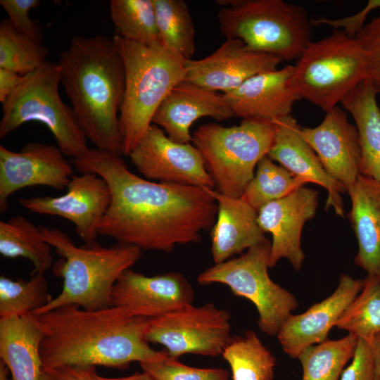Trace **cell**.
<instances>
[{
  "mask_svg": "<svg viewBox=\"0 0 380 380\" xmlns=\"http://www.w3.org/2000/svg\"><path fill=\"white\" fill-rule=\"evenodd\" d=\"M232 380H273L276 359L253 331L232 338L222 354Z\"/></svg>",
  "mask_w": 380,
  "mask_h": 380,
  "instance_id": "28",
  "label": "cell"
},
{
  "mask_svg": "<svg viewBox=\"0 0 380 380\" xmlns=\"http://www.w3.org/2000/svg\"><path fill=\"white\" fill-rule=\"evenodd\" d=\"M233 116L222 94L184 80L163 101L152 123L162 127L172 141L189 144L192 141L191 126L198 119L210 117L222 121Z\"/></svg>",
  "mask_w": 380,
  "mask_h": 380,
  "instance_id": "21",
  "label": "cell"
},
{
  "mask_svg": "<svg viewBox=\"0 0 380 380\" xmlns=\"http://www.w3.org/2000/svg\"><path fill=\"white\" fill-rule=\"evenodd\" d=\"M44 331L43 369L63 366L122 369L132 362L157 361L166 351L146 338L148 319L117 306L87 310L69 305L37 315Z\"/></svg>",
  "mask_w": 380,
  "mask_h": 380,
  "instance_id": "2",
  "label": "cell"
},
{
  "mask_svg": "<svg viewBox=\"0 0 380 380\" xmlns=\"http://www.w3.org/2000/svg\"><path fill=\"white\" fill-rule=\"evenodd\" d=\"M0 253L28 259L33 272L44 273L53 265L51 246L42 238L39 227L22 215L0 222Z\"/></svg>",
  "mask_w": 380,
  "mask_h": 380,
  "instance_id": "27",
  "label": "cell"
},
{
  "mask_svg": "<svg viewBox=\"0 0 380 380\" xmlns=\"http://www.w3.org/2000/svg\"><path fill=\"white\" fill-rule=\"evenodd\" d=\"M374 380H380V333L377 334L371 341Z\"/></svg>",
  "mask_w": 380,
  "mask_h": 380,
  "instance_id": "42",
  "label": "cell"
},
{
  "mask_svg": "<svg viewBox=\"0 0 380 380\" xmlns=\"http://www.w3.org/2000/svg\"><path fill=\"white\" fill-rule=\"evenodd\" d=\"M318 192L302 186L289 195L272 201L258 211L260 229L272 234L270 268L286 258L299 271L305 254L301 248V234L305 222L315 215Z\"/></svg>",
  "mask_w": 380,
  "mask_h": 380,
  "instance_id": "16",
  "label": "cell"
},
{
  "mask_svg": "<svg viewBox=\"0 0 380 380\" xmlns=\"http://www.w3.org/2000/svg\"><path fill=\"white\" fill-rule=\"evenodd\" d=\"M221 33L251 51L281 61L298 59L311 42L312 23L303 7L283 0H221Z\"/></svg>",
  "mask_w": 380,
  "mask_h": 380,
  "instance_id": "6",
  "label": "cell"
},
{
  "mask_svg": "<svg viewBox=\"0 0 380 380\" xmlns=\"http://www.w3.org/2000/svg\"><path fill=\"white\" fill-rule=\"evenodd\" d=\"M44 331L36 315L0 318V358L12 380H40Z\"/></svg>",
  "mask_w": 380,
  "mask_h": 380,
  "instance_id": "25",
  "label": "cell"
},
{
  "mask_svg": "<svg viewBox=\"0 0 380 380\" xmlns=\"http://www.w3.org/2000/svg\"><path fill=\"white\" fill-rule=\"evenodd\" d=\"M67 188V193L60 196L21 198L19 203L32 213L72 222L85 244L97 242L99 225L111 201L107 182L95 173L82 172L72 177Z\"/></svg>",
  "mask_w": 380,
  "mask_h": 380,
  "instance_id": "13",
  "label": "cell"
},
{
  "mask_svg": "<svg viewBox=\"0 0 380 380\" xmlns=\"http://www.w3.org/2000/svg\"><path fill=\"white\" fill-rule=\"evenodd\" d=\"M128 156L146 179L211 189L215 186L196 147L172 141L154 124Z\"/></svg>",
  "mask_w": 380,
  "mask_h": 380,
  "instance_id": "12",
  "label": "cell"
},
{
  "mask_svg": "<svg viewBox=\"0 0 380 380\" xmlns=\"http://www.w3.org/2000/svg\"><path fill=\"white\" fill-rule=\"evenodd\" d=\"M193 300L191 286L182 274L175 272L148 277L128 269L112 292L113 306L147 319L191 305Z\"/></svg>",
  "mask_w": 380,
  "mask_h": 380,
  "instance_id": "15",
  "label": "cell"
},
{
  "mask_svg": "<svg viewBox=\"0 0 380 380\" xmlns=\"http://www.w3.org/2000/svg\"><path fill=\"white\" fill-rule=\"evenodd\" d=\"M125 68V91L119 122L122 154L128 156L152 125L157 109L185 80L186 60L162 45L147 46L113 37Z\"/></svg>",
  "mask_w": 380,
  "mask_h": 380,
  "instance_id": "5",
  "label": "cell"
},
{
  "mask_svg": "<svg viewBox=\"0 0 380 380\" xmlns=\"http://www.w3.org/2000/svg\"><path fill=\"white\" fill-rule=\"evenodd\" d=\"M49 49L18 31L8 19L0 24V68L24 76L42 65Z\"/></svg>",
  "mask_w": 380,
  "mask_h": 380,
  "instance_id": "35",
  "label": "cell"
},
{
  "mask_svg": "<svg viewBox=\"0 0 380 380\" xmlns=\"http://www.w3.org/2000/svg\"><path fill=\"white\" fill-rule=\"evenodd\" d=\"M339 380H374L371 341L358 339L351 362L345 367Z\"/></svg>",
  "mask_w": 380,
  "mask_h": 380,
  "instance_id": "39",
  "label": "cell"
},
{
  "mask_svg": "<svg viewBox=\"0 0 380 380\" xmlns=\"http://www.w3.org/2000/svg\"><path fill=\"white\" fill-rule=\"evenodd\" d=\"M358 339L351 334L337 340H327L309 346L298 356L301 380H339L347 363L352 360Z\"/></svg>",
  "mask_w": 380,
  "mask_h": 380,
  "instance_id": "30",
  "label": "cell"
},
{
  "mask_svg": "<svg viewBox=\"0 0 380 380\" xmlns=\"http://www.w3.org/2000/svg\"><path fill=\"white\" fill-rule=\"evenodd\" d=\"M274 137L272 121L248 118L232 127L201 125L193 133L191 141L217 191L237 198L254 177L258 162L267 156Z\"/></svg>",
  "mask_w": 380,
  "mask_h": 380,
  "instance_id": "7",
  "label": "cell"
},
{
  "mask_svg": "<svg viewBox=\"0 0 380 380\" xmlns=\"http://www.w3.org/2000/svg\"><path fill=\"white\" fill-rule=\"evenodd\" d=\"M94 366H63L43 369L40 380H96Z\"/></svg>",
  "mask_w": 380,
  "mask_h": 380,
  "instance_id": "40",
  "label": "cell"
},
{
  "mask_svg": "<svg viewBox=\"0 0 380 380\" xmlns=\"http://www.w3.org/2000/svg\"><path fill=\"white\" fill-rule=\"evenodd\" d=\"M73 165L58 146L29 143L19 152L0 146V212L5 213L15 191L32 186L56 190L67 187L73 176Z\"/></svg>",
  "mask_w": 380,
  "mask_h": 380,
  "instance_id": "14",
  "label": "cell"
},
{
  "mask_svg": "<svg viewBox=\"0 0 380 380\" xmlns=\"http://www.w3.org/2000/svg\"><path fill=\"white\" fill-rule=\"evenodd\" d=\"M71 163L81 173L99 175L110 188L111 201L99 236L170 253L176 246L199 241L201 232L215 224L217 203L211 189L143 179L129 170L121 156L96 148Z\"/></svg>",
  "mask_w": 380,
  "mask_h": 380,
  "instance_id": "1",
  "label": "cell"
},
{
  "mask_svg": "<svg viewBox=\"0 0 380 380\" xmlns=\"http://www.w3.org/2000/svg\"><path fill=\"white\" fill-rule=\"evenodd\" d=\"M52 298L44 273L33 272L29 280L0 277V318L34 314Z\"/></svg>",
  "mask_w": 380,
  "mask_h": 380,
  "instance_id": "32",
  "label": "cell"
},
{
  "mask_svg": "<svg viewBox=\"0 0 380 380\" xmlns=\"http://www.w3.org/2000/svg\"><path fill=\"white\" fill-rule=\"evenodd\" d=\"M61 70L58 62L46 61L23 76L22 81L2 104L0 138L4 139L28 122H39L53 135L66 156H82L89 149L72 107L64 103L58 91Z\"/></svg>",
  "mask_w": 380,
  "mask_h": 380,
  "instance_id": "9",
  "label": "cell"
},
{
  "mask_svg": "<svg viewBox=\"0 0 380 380\" xmlns=\"http://www.w3.org/2000/svg\"><path fill=\"white\" fill-rule=\"evenodd\" d=\"M337 328L357 339L372 341L380 333V281L367 276L360 293L337 321Z\"/></svg>",
  "mask_w": 380,
  "mask_h": 380,
  "instance_id": "34",
  "label": "cell"
},
{
  "mask_svg": "<svg viewBox=\"0 0 380 380\" xmlns=\"http://www.w3.org/2000/svg\"><path fill=\"white\" fill-rule=\"evenodd\" d=\"M94 378L96 380H156L151 374L144 371L142 373L137 372L127 376L115 378L101 376L96 373Z\"/></svg>",
  "mask_w": 380,
  "mask_h": 380,
  "instance_id": "43",
  "label": "cell"
},
{
  "mask_svg": "<svg viewBox=\"0 0 380 380\" xmlns=\"http://www.w3.org/2000/svg\"><path fill=\"white\" fill-rule=\"evenodd\" d=\"M9 370L6 365L0 360V380H8Z\"/></svg>",
  "mask_w": 380,
  "mask_h": 380,
  "instance_id": "44",
  "label": "cell"
},
{
  "mask_svg": "<svg viewBox=\"0 0 380 380\" xmlns=\"http://www.w3.org/2000/svg\"><path fill=\"white\" fill-rule=\"evenodd\" d=\"M379 9L378 15L365 23L355 37L365 56L367 79L380 94V0H369L365 7L367 13Z\"/></svg>",
  "mask_w": 380,
  "mask_h": 380,
  "instance_id": "37",
  "label": "cell"
},
{
  "mask_svg": "<svg viewBox=\"0 0 380 380\" xmlns=\"http://www.w3.org/2000/svg\"><path fill=\"white\" fill-rule=\"evenodd\" d=\"M366 79V59L359 42L334 30L308 44L293 65L291 85L300 99L327 113Z\"/></svg>",
  "mask_w": 380,
  "mask_h": 380,
  "instance_id": "8",
  "label": "cell"
},
{
  "mask_svg": "<svg viewBox=\"0 0 380 380\" xmlns=\"http://www.w3.org/2000/svg\"><path fill=\"white\" fill-rule=\"evenodd\" d=\"M230 314L213 303L193 305L148 319L146 338L173 358L186 354L216 357L232 339Z\"/></svg>",
  "mask_w": 380,
  "mask_h": 380,
  "instance_id": "11",
  "label": "cell"
},
{
  "mask_svg": "<svg viewBox=\"0 0 380 380\" xmlns=\"http://www.w3.org/2000/svg\"><path fill=\"white\" fill-rule=\"evenodd\" d=\"M347 193L351 200L348 217L358 245L355 263L380 281V183L360 175Z\"/></svg>",
  "mask_w": 380,
  "mask_h": 380,
  "instance_id": "24",
  "label": "cell"
},
{
  "mask_svg": "<svg viewBox=\"0 0 380 380\" xmlns=\"http://www.w3.org/2000/svg\"><path fill=\"white\" fill-rule=\"evenodd\" d=\"M217 203V221L211 229V254L215 264L268 240L258 224V211L241 197L213 190Z\"/></svg>",
  "mask_w": 380,
  "mask_h": 380,
  "instance_id": "23",
  "label": "cell"
},
{
  "mask_svg": "<svg viewBox=\"0 0 380 380\" xmlns=\"http://www.w3.org/2000/svg\"><path fill=\"white\" fill-rule=\"evenodd\" d=\"M115 35L147 46L161 45L152 0H111Z\"/></svg>",
  "mask_w": 380,
  "mask_h": 380,
  "instance_id": "31",
  "label": "cell"
},
{
  "mask_svg": "<svg viewBox=\"0 0 380 380\" xmlns=\"http://www.w3.org/2000/svg\"><path fill=\"white\" fill-rule=\"evenodd\" d=\"M16 72L0 68V101L3 104L22 81Z\"/></svg>",
  "mask_w": 380,
  "mask_h": 380,
  "instance_id": "41",
  "label": "cell"
},
{
  "mask_svg": "<svg viewBox=\"0 0 380 380\" xmlns=\"http://www.w3.org/2000/svg\"><path fill=\"white\" fill-rule=\"evenodd\" d=\"M144 372L156 380H227L229 373L221 368H196L187 366L170 357L140 363Z\"/></svg>",
  "mask_w": 380,
  "mask_h": 380,
  "instance_id": "36",
  "label": "cell"
},
{
  "mask_svg": "<svg viewBox=\"0 0 380 380\" xmlns=\"http://www.w3.org/2000/svg\"><path fill=\"white\" fill-rule=\"evenodd\" d=\"M293 65L258 74L223 96L234 116L270 121L291 115L300 97L293 90Z\"/></svg>",
  "mask_w": 380,
  "mask_h": 380,
  "instance_id": "22",
  "label": "cell"
},
{
  "mask_svg": "<svg viewBox=\"0 0 380 380\" xmlns=\"http://www.w3.org/2000/svg\"><path fill=\"white\" fill-rule=\"evenodd\" d=\"M161 45L182 57L191 59L195 50V29L183 0H152Z\"/></svg>",
  "mask_w": 380,
  "mask_h": 380,
  "instance_id": "29",
  "label": "cell"
},
{
  "mask_svg": "<svg viewBox=\"0 0 380 380\" xmlns=\"http://www.w3.org/2000/svg\"><path fill=\"white\" fill-rule=\"evenodd\" d=\"M272 122L274 137L267 157L306 184L315 183L327 189L326 208H333L338 215L343 217L345 210L341 193L346 190L327 174L316 153L303 138L302 127L291 115Z\"/></svg>",
  "mask_w": 380,
  "mask_h": 380,
  "instance_id": "20",
  "label": "cell"
},
{
  "mask_svg": "<svg viewBox=\"0 0 380 380\" xmlns=\"http://www.w3.org/2000/svg\"><path fill=\"white\" fill-rule=\"evenodd\" d=\"M58 63L61 83L87 139L96 148L122 155L119 117L125 75L113 39L75 35Z\"/></svg>",
  "mask_w": 380,
  "mask_h": 380,
  "instance_id": "3",
  "label": "cell"
},
{
  "mask_svg": "<svg viewBox=\"0 0 380 380\" xmlns=\"http://www.w3.org/2000/svg\"><path fill=\"white\" fill-rule=\"evenodd\" d=\"M302 135L327 174L347 192L360 175L361 147L357 129L346 112L336 106L319 125L302 127Z\"/></svg>",
  "mask_w": 380,
  "mask_h": 380,
  "instance_id": "18",
  "label": "cell"
},
{
  "mask_svg": "<svg viewBox=\"0 0 380 380\" xmlns=\"http://www.w3.org/2000/svg\"><path fill=\"white\" fill-rule=\"evenodd\" d=\"M39 227L42 238L61 257L53 265V272L63 281L61 293L34 315L69 305L87 310L113 306L115 284L139 260L141 250L118 243L110 247L97 242L76 246L61 230Z\"/></svg>",
  "mask_w": 380,
  "mask_h": 380,
  "instance_id": "4",
  "label": "cell"
},
{
  "mask_svg": "<svg viewBox=\"0 0 380 380\" xmlns=\"http://www.w3.org/2000/svg\"><path fill=\"white\" fill-rule=\"evenodd\" d=\"M40 4L39 0H1L0 5L8 15L11 24L20 32L37 42L43 43L39 26L29 16V12Z\"/></svg>",
  "mask_w": 380,
  "mask_h": 380,
  "instance_id": "38",
  "label": "cell"
},
{
  "mask_svg": "<svg viewBox=\"0 0 380 380\" xmlns=\"http://www.w3.org/2000/svg\"><path fill=\"white\" fill-rule=\"evenodd\" d=\"M228 380V379H227Z\"/></svg>",
  "mask_w": 380,
  "mask_h": 380,
  "instance_id": "45",
  "label": "cell"
},
{
  "mask_svg": "<svg viewBox=\"0 0 380 380\" xmlns=\"http://www.w3.org/2000/svg\"><path fill=\"white\" fill-rule=\"evenodd\" d=\"M282 61L249 50L238 39H226L215 52L198 60L186 61L185 80L210 91H231L249 78L277 70Z\"/></svg>",
  "mask_w": 380,
  "mask_h": 380,
  "instance_id": "17",
  "label": "cell"
},
{
  "mask_svg": "<svg viewBox=\"0 0 380 380\" xmlns=\"http://www.w3.org/2000/svg\"><path fill=\"white\" fill-rule=\"evenodd\" d=\"M270 250L271 242L267 240L238 258L207 268L197 280L202 285H227L235 296L251 301L258 310L260 330L277 336L284 322L298 307V302L293 293L270 277Z\"/></svg>",
  "mask_w": 380,
  "mask_h": 380,
  "instance_id": "10",
  "label": "cell"
},
{
  "mask_svg": "<svg viewBox=\"0 0 380 380\" xmlns=\"http://www.w3.org/2000/svg\"><path fill=\"white\" fill-rule=\"evenodd\" d=\"M363 286L364 279L341 274L332 294L303 313L291 314L277 334L283 351L291 358H297L306 348L327 341L329 331Z\"/></svg>",
  "mask_w": 380,
  "mask_h": 380,
  "instance_id": "19",
  "label": "cell"
},
{
  "mask_svg": "<svg viewBox=\"0 0 380 380\" xmlns=\"http://www.w3.org/2000/svg\"><path fill=\"white\" fill-rule=\"evenodd\" d=\"M305 184L304 180L266 156L258 162L255 175L241 197L258 211L265 205L289 195Z\"/></svg>",
  "mask_w": 380,
  "mask_h": 380,
  "instance_id": "33",
  "label": "cell"
},
{
  "mask_svg": "<svg viewBox=\"0 0 380 380\" xmlns=\"http://www.w3.org/2000/svg\"><path fill=\"white\" fill-rule=\"evenodd\" d=\"M371 82H361L341 101L352 115L360 147V174L380 183V108Z\"/></svg>",
  "mask_w": 380,
  "mask_h": 380,
  "instance_id": "26",
  "label": "cell"
}]
</instances>
